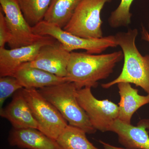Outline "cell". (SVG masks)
Here are the masks:
<instances>
[{"label":"cell","mask_w":149,"mask_h":149,"mask_svg":"<svg viewBox=\"0 0 149 149\" xmlns=\"http://www.w3.org/2000/svg\"><path fill=\"white\" fill-rule=\"evenodd\" d=\"M123 58L122 51L101 54L72 52L65 78L68 82L73 83L77 90L96 88L98 82L109 77Z\"/></svg>","instance_id":"cell-1"},{"label":"cell","mask_w":149,"mask_h":149,"mask_svg":"<svg viewBox=\"0 0 149 149\" xmlns=\"http://www.w3.org/2000/svg\"><path fill=\"white\" fill-rule=\"evenodd\" d=\"M138 35V29H133L114 35L118 46L123 53V67L119 76L103 84V88L108 89L119 83H129L141 87L149 95V55H142L136 47Z\"/></svg>","instance_id":"cell-2"},{"label":"cell","mask_w":149,"mask_h":149,"mask_svg":"<svg viewBox=\"0 0 149 149\" xmlns=\"http://www.w3.org/2000/svg\"><path fill=\"white\" fill-rule=\"evenodd\" d=\"M44 97L55 107L68 124L93 134L96 130L80 106L77 97V89L70 82L38 89Z\"/></svg>","instance_id":"cell-3"},{"label":"cell","mask_w":149,"mask_h":149,"mask_svg":"<svg viewBox=\"0 0 149 149\" xmlns=\"http://www.w3.org/2000/svg\"><path fill=\"white\" fill-rule=\"evenodd\" d=\"M32 28L36 35L49 36L57 40L70 52L75 50L84 49L88 53L100 54L108 48L118 46L114 36L111 35L100 39H85L70 34L61 27L44 20Z\"/></svg>","instance_id":"cell-4"},{"label":"cell","mask_w":149,"mask_h":149,"mask_svg":"<svg viewBox=\"0 0 149 149\" xmlns=\"http://www.w3.org/2000/svg\"><path fill=\"white\" fill-rule=\"evenodd\" d=\"M111 0H82L63 29L70 34L88 39L103 37L100 14Z\"/></svg>","instance_id":"cell-5"},{"label":"cell","mask_w":149,"mask_h":149,"mask_svg":"<svg viewBox=\"0 0 149 149\" xmlns=\"http://www.w3.org/2000/svg\"><path fill=\"white\" fill-rule=\"evenodd\" d=\"M38 129L50 138L56 140L68 125L66 120L52 104L41 95L37 89H22Z\"/></svg>","instance_id":"cell-6"},{"label":"cell","mask_w":149,"mask_h":149,"mask_svg":"<svg viewBox=\"0 0 149 149\" xmlns=\"http://www.w3.org/2000/svg\"><path fill=\"white\" fill-rule=\"evenodd\" d=\"M90 87L77 91L78 102L88 116L91 124L96 130L110 131L112 125L118 119V106L108 100H99L92 93Z\"/></svg>","instance_id":"cell-7"},{"label":"cell","mask_w":149,"mask_h":149,"mask_svg":"<svg viewBox=\"0 0 149 149\" xmlns=\"http://www.w3.org/2000/svg\"><path fill=\"white\" fill-rule=\"evenodd\" d=\"M0 4L10 32L11 38L8 45L11 49L30 45L46 37L34 33L16 0H0Z\"/></svg>","instance_id":"cell-8"},{"label":"cell","mask_w":149,"mask_h":149,"mask_svg":"<svg viewBox=\"0 0 149 149\" xmlns=\"http://www.w3.org/2000/svg\"><path fill=\"white\" fill-rule=\"evenodd\" d=\"M70 53L56 40L43 46L34 60L24 65L43 70L58 77H65Z\"/></svg>","instance_id":"cell-9"},{"label":"cell","mask_w":149,"mask_h":149,"mask_svg":"<svg viewBox=\"0 0 149 149\" xmlns=\"http://www.w3.org/2000/svg\"><path fill=\"white\" fill-rule=\"evenodd\" d=\"M55 39L46 36L42 40L30 45L7 49H0V76H13L22 65L32 61L43 46Z\"/></svg>","instance_id":"cell-10"},{"label":"cell","mask_w":149,"mask_h":149,"mask_svg":"<svg viewBox=\"0 0 149 149\" xmlns=\"http://www.w3.org/2000/svg\"><path fill=\"white\" fill-rule=\"evenodd\" d=\"M149 120H141L134 126L117 119L113 123L110 131L117 134L120 145L128 149H149Z\"/></svg>","instance_id":"cell-11"},{"label":"cell","mask_w":149,"mask_h":149,"mask_svg":"<svg viewBox=\"0 0 149 149\" xmlns=\"http://www.w3.org/2000/svg\"><path fill=\"white\" fill-rule=\"evenodd\" d=\"M22 89L14 94L10 102L0 110V116L8 120L13 128L38 129L37 123L24 97Z\"/></svg>","instance_id":"cell-12"},{"label":"cell","mask_w":149,"mask_h":149,"mask_svg":"<svg viewBox=\"0 0 149 149\" xmlns=\"http://www.w3.org/2000/svg\"><path fill=\"white\" fill-rule=\"evenodd\" d=\"M8 141L12 146L26 149H61L55 140L37 128H13Z\"/></svg>","instance_id":"cell-13"},{"label":"cell","mask_w":149,"mask_h":149,"mask_svg":"<svg viewBox=\"0 0 149 149\" xmlns=\"http://www.w3.org/2000/svg\"><path fill=\"white\" fill-rule=\"evenodd\" d=\"M117 85L120 97L118 119L130 124L133 114L141 107L149 104V95H139V91L133 88L130 83H120Z\"/></svg>","instance_id":"cell-14"},{"label":"cell","mask_w":149,"mask_h":149,"mask_svg":"<svg viewBox=\"0 0 149 149\" xmlns=\"http://www.w3.org/2000/svg\"><path fill=\"white\" fill-rule=\"evenodd\" d=\"M13 76L25 89H41L68 82L65 77L56 76L43 70L22 65Z\"/></svg>","instance_id":"cell-15"},{"label":"cell","mask_w":149,"mask_h":149,"mask_svg":"<svg viewBox=\"0 0 149 149\" xmlns=\"http://www.w3.org/2000/svg\"><path fill=\"white\" fill-rule=\"evenodd\" d=\"M81 1L52 0L43 20L63 29Z\"/></svg>","instance_id":"cell-16"},{"label":"cell","mask_w":149,"mask_h":149,"mask_svg":"<svg viewBox=\"0 0 149 149\" xmlns=\"http://www.w3.org/2000/svg\"><path fill=\"white\" fill-rule=\"evenodd\" d=\"M84 130L68 124L56 140L61 149H99L88 140Z\"/></svg>","instance_id":"cell-17"},{"label":"cell","mask_w":149,"mask_h":149,"mask_svg":"<svg viewBox=\"0 0 149 149\" xmlns=\"http://www.w3.org/2000/svg\"><path fill=\"white\" fill-rule=\"evenodd\" d=\"M24 18L32 27L44 20L52 0H16Z\"/></svg>","instance_id":"cell-18"},{"label":"cell","mask_w":149,"mask_h":149,"mask_svg":"<svg viewBox=\"0 0 149 149\" xmlns=\"http://www.w3.org/2000/svg\"><path fill=\"white\" fill-rule=\"evenodd\" d=\"M133 0H121L117 8L111 14L108 19L109 24L114 28L126 27L131 23L132 14L130 8Z\"/></svg>","instance_id":"cell-19"},{"label":"cell","mask_w":149,"mask_h":149,"mask_svg":"<svg viewBox=\"0 0 149 149\" xmlns=\"http://www.w3.org/2000/svg\"><path fill=\"white\" fill-rule=\"evenodd\" d=\"M24 88L19 80L14 76H7L0 78V110L4 102L13 94Z\"/></svg>","instance_id":"cell-20"},{"label":"cell","mask_w":149,"mask_h":149,"mask_svg":"<svg viewBox=\"0 0 149 149\" xmlns=\"http://www.w3.org/2000/svg\"><path fill=\"white\" fill-rule=\"evenodd\" d=\"M11 34L7 24L5 17L1 9L0 11V49L4 48L6 43L10 42Z\"/></svg>","instance_id":"cell-21"},{"label":"cell","mask_w":149,"mask_h":149,"mask_svg":"<svg viewBox=\"0 0 149 149\" xmlns=\"http://www.w3.org/2000/svg\"><path fill=\"white\" fill-rule=\"evenodd\" d=\"M100 143L102 146V149H133L120 148V147L115 146H113V145H111L108 143H107L106 142H104L102 140H100Z\"/></svg>","instance_id":"cell-22"},{"label":"cell","mask_w":149,"mask_h":149,"mask_svg":"<svg viewBox=\"0 0 149 149\" xmlns=\"http://www.w3.org/2000/svg\"><path fill=\"white\" fill-rule=\"evenodd\" d=\"M141 36L142 40H145L149 43V32L144 26L142 27Z\"/></svg>","instance_id":"cell-23"},{"label":"cell","mask_w":149,"mask_h":149,"mask_svg":"<svg viewBox=\"0 0 149 149\" xmlns=\"http://www.w3.org/2000/svg\"><path fill=\"white\" fill-rule=\"evenodd\" d=\"M148 29H149V20L148 22Z\"/></svg>","instance_id":"cell-24"}]
</instances>
